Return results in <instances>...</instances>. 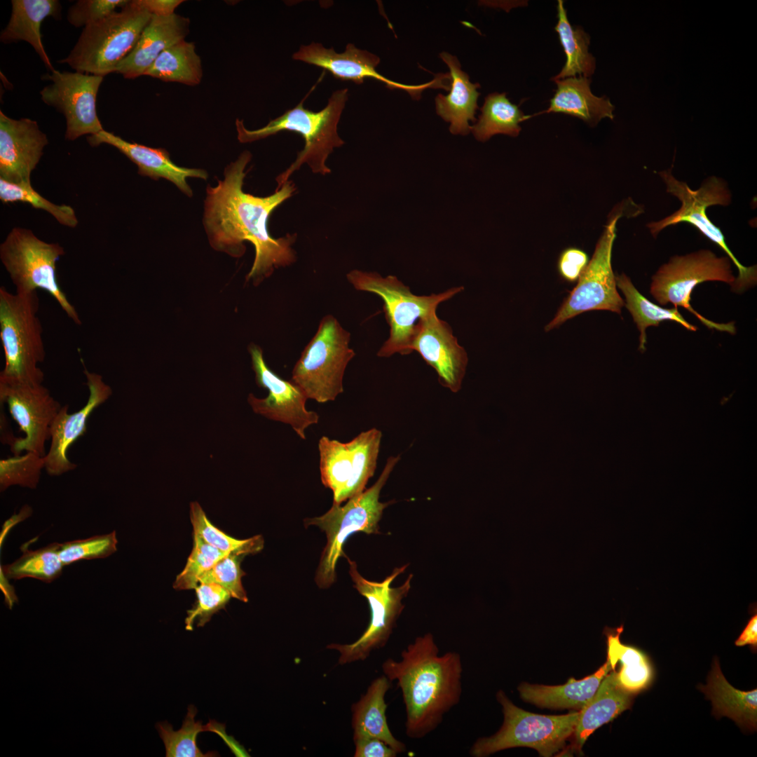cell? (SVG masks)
<instances>
[{"label":"cell","mask_w":757,"mask_h":757,"mask_svg":"<svg viewBox=\"0 0 757 757\" xmlns=\"http://www.w3.org/2000/svg\"><path fill=\"white\" fill-rule=\"evenodd\" d=\"M251 159L252 154L244 151L225 168L223 180L217 179L215 186L207 185L203 222L210 244L217 251L238 258L245 252V241L254 246L255 257L246 280L258 285L275 268L296 260L292 248L296 233L275 238L268 226L271 213L293 195L296 187L288 180L268 196L245 193V168Z\"/></svg>","instance_id":"obj_1"},{"label":"cell","mask_w":757,"mask_h":757,"mask_svg":"<svg viewBox=\"0 0 757 757\" xmlns=\"http://www.w3.org/2000/svg\"><path fill=\"white\" fill-rule=\"evenodd\" d=\"M381 667L401 690L409 738L422 739L433 732L461 700V656L455 651L440 655L431 633L416 637L402 651L400 660L388 658Z\"/></svg>","instance_id":"obj_2"},{"label":"cell","mask_w":757,"mask_h":757,"mask_svg":"<svg viewBox=\"0 0 757 757\" xmlns=\"http://www.w3.org/2000/svg\"><path fill=\"white\" fill-rule=\"evenodd\" d=\"M306 97L294 108L257 130H249L242 120L237 119L236 126L238 139L248 143L264 139L283 130L299 134L304 139V147L297 154L296 160L276 177L277 188H280L293 172L303 164H308L315 174L325 175L331 173L326 165L328 156L335 147L344 144L339 136L337 125L348 98V89L343 88L332 93L325 108L313 111L304 107Z\"/></svg>","instance_id":"obj_3"},{"label":"cell","mask_w":757,"mask_h":757,"mask_svg":"<svg viewBox=\"0 0 757 757\" xmlns=\"http://www.w3.org/2000/svg\"><path fill=\"white\" fill-rule=\"evenodd\" d=\"M152 15L145 0L128 1L120 11L85 27L69 54L58 62L76 71L103 77L115 72Z\"/></svg>","instance_id":"obj_4"},{"label":"cell","mask_w":757,"mask_h":757,"mask_svg":"<svg viewBox=\"0 0 757 757\" xmlns=\"http://www.w3.org/2000/svg\"><path fill=\"white\" fill-rule=\"evenodd\" d=\"M37 291L12 293L0 287V339L5 364L0 378L43 384L46 357Z\"/></svg>","instance_id":"obj_5"},{"label":"cell","mask_w":757,"mask_h":757,"mask_svg":"<svg viewBox=\"0 0 757 757\" xmlns=\"http://www.w3.org/2000/svg\"><path fill=\"white\" fill-rule=\"evenodd\" d=\"M346 278L357 290L376 294L383 301L390 336L377 353V355L382 357H388L395 353H411V345L421 322L436 312L439 304L463 289V287H456L439 294L418 296L394 275L382 277L376 272L354 269L346 274Z\"/></svg>","instance_id":"obj_6"},{"label":"cell","mask_w":757,"mask_h":757,"mask_svg":"<svg viewBox=\"0 0 757 757\" xmlns=\"http://www.w3.org/2000/svg\"><path fill=\"white\" fill-rule=\"evenodd\" d=\"M400 459V456H390L377 481L369 489L347 500L345 505L333 503L323 515L304 520L306 526H317L327 536L315 578L320 587L327 588L334 582L338 559L343 556V545L351 535L359 531L380 533L378 522L383 510L393 503L380 502V493Z\"/></svg>","instance_id":"obj_7"},{"label":"cell","mask_w":757,"mask_h":757,"mask_svg":"<svg viewBox=\"0 0 757 757\" xmlns=\"http://www.w3.org/2000/svg\"><path fill=\"white\" fill-rule=\"evenodd\" d=\"M666 185V191L676 197L681 203L678 210L657 221L647 224L651 235L656 238L665 228L679 223H688L701 233L717 245L727 254L738 270V275L731 286L732 291L740 293L756 284V266L742 265L727 245L721 229L715 226L706 214L707 207L713 205L728 206L731 203L732 194L726 182L716 176L706 178L696 190L679 181L672 175L671 169L658 172Z\"/></svg>","instance_id":"obj_8"},{"label":"cell","mask_w":757,"mask_h":757,"mask_svg":"<svg viewBox=\"0 0 757 757\" xmlns=\"http://www.w3.org/2000/svg\"><path fill=\"white\" fill-rule=\"evenodd\" d=\"M58 243H46L32 231L13 228L0 245V259L15 292L29 293L41 289L48 292L76 325L81 320L58 283L56 263L64 254Z\"/></svg>","instance_id":"obj_9"},{"label":"cell","mask_w":757,"mask_h":757,"mask_svg":"<svg viewBox=\"0 0 757 757\" xmlns=\"http://www.w3.org/2000/svg\"><path fill=\"white\" fill-rule=\"evenodd\" d=\"M350 338V333L333 315H327L320 320L292 372V381L308 399L325 403L343 392L344 372L355 355L348 346Z\"/></svg>","instance_id":"obj_10"},{"label":"cell","mask_w":757,"mask_h":757,"mask_svg":"<svg viewBox=\"0 0 757 757\" xmlns=\"http://www.w3.org/2000/svg\"><path fill=\"white\" fill-rule=\"evenodd\" d=\"M496 699L503 709V725L494 735L477 739L470 749L471 756L484 757L526 746L549 757L560 751L575 731L579 711L559 716L536 714L514 705L502 690L497 693Z\"/></svg>","instance_id":"obj_11"},{"label":"cell","mask_w":757,"mask_h":757,"mask_svg":"<svg viewBox=\"0 0 757 757\" xmlns=\"http://www.w3.org/2000/svg\"><path fill=\"white\" fill-rule=\"evenodd\" d=\"M735 280L731 261L718 257L710 250H700L685 255H675L662 264L652 277L650 293L662 306L669 303L681 306L693 314L709 329L734 334L733 322L717 323L698 313L690 305L694 288L706 281H720L732 286Z\"/></svg>","instance_id":"obj_12"},{"label":"cell","mask_w":757,"mask_h":757,"mask_svg":"<svg viewBox=\"0 0 757 757\" xmlns=\"http://www.w3.org/2000/svg\"><path fill=\"white\" fill-rule=\"evenodd\" d=\"M349 574L354 587L364 596L369 605L371 618L367 629L355 641L348 644L330 643L327 649L339 652L338 662L341 665L365 660L374 650L383 648L387 643L396 621L404 608L402 599L411 587V574L398 587L390 585L408 564L396 568L382 582L369 581L357 571V564L347 557Z\"/></svg>","instance_id":"obj_13"},{"label":"cell","mask_w":757,"mask_h":757,"mask_svg":"<svg viewBox=\"0 0 757 757\" xmlns=\"http://www.w3.org/2000/svg\"><path fill=\"white\" fill-rule=\"evenodd\" d=\"M382 432L373 428L343 443L322 436L318 442L322 484L341 504L365 490L376 468Z\"/></svg>","instance_id":"obj_14"},{"label":"cell","mask_w":757,"mask_h":757,"mask_svg":"<svg viewBox=\"0 0 757 757\" xmlns=\"http://www.w3.org/2000/svg\"><path fill=\"white\" fill-rule=\"evenodd\" d=\"M621 212L614 213L599 239L591 260L552 320L545 327L550 331L583 312L605 310L620 314L625 306L616 285L611 266L616 224Z\"/></svg>","instance_id":"obj_15"},{"label":"cell","mask_w":757,"mask_h":757,"mask_svg":"<svg viewBox=\"0 0 757 757\" xmlns=\"http://www.w3.org/2000/svg\"><path fill=\"white\" fill-rule=\"evenodd\" d=\"M0 401L25 436L11 443L15 456L22 451L45 456L46 442L50 439L51 424L62 406L43 384H31L0 378Z\"/></svg>","instance_id":"obj_16"},{"label":"cell","mask_w":757,"mask_h":757,"mask_svg":"<svg viewBox=\"0 0 757 757\" xmlns=\"http://www.w3.org/2000/svg\"><path fill=\"white\" fill-rule=\"evenodd\" d=\"M43 79L51 83L40 91L41 99L65 117L67 139L73 141L104 130L96 110L97 95L103 76L54 69Z\"/></svg>","instance_id":"obj_17"},{"label":"cell","mask_w":757,"mask_h":757,"mask_svg":"<svg viewBox=\"0 0 757 757\" xmlns=\"http://www.w3.org/2000/svg\"><path fill=\"white\" fill-rule=\"evenodd\" d=\"M249 352L256 383L268 391V396L261 399L249 394L247 401L252 409L268 419L289 425L305 439L306 429L317 424L320 418L317 412L306 408L305 393L294 381L282 378L267 366L260 347L251 344Z\"/></svg>","instance_id":"obj_18"},{"label":"cell","mask_w":757,"mask_h":757,"mask_svg":"<svg viewBox=\"0 0 757 757\" xmlns=\"http://www.w3.org/2000/svg\"><path fill=\"white\" fill-rule=\"evenodd\" d=\"M292 58L320 67L343 81L361 84L367 78L376 79L390 89L406 90L414 99H419L423 90L436 86L435 83L439 82L434 80L422 85L409 86L391 81L377 72L376 67L380 62L377 55L357 48L350 43L347 44L344 52L337 53L333 48H327L322 43L312 42L301 46Z\"/></svg>","instance_id":"obj_19"},{"label":"cell","mask_w":757,"mask_h":757,"mask_svg":"<svg viewBox=\"0 0 757 757\" xmlns=\"http://www.w3.org/2000/svg\"><path fill=\"white\" fill-rule=\"evenodd\" d=\"M83 372L90 392L86 404L71 414L68 413L67 404L62 406L51 424L50 445L44 456L45 470L50 476H60L76 468L77 465L68 459L67 450L86 432L91 414L112 395L111 387L100 374L86 368Z\"/></svg>","instance_id":"obj_20"},{"label":"cell","mask_w":757,"mask_h":757,"mask_svg":"<svg viewBox=\"0 0 757 757\" xmlns=\"http://www.w3.org/2000/svg\"><path fill=\"white\" fill-rule=\"evenodd\" d=\"M411 350L418 352L437 372L439 383L453 393L458 392L465 375L468 355L452 329L436 312L425 318L417 329Z\"/></svg>","instance_id":"obj_21"},{"label":"cell","mask_w":757,"mask_h":757,"mask_svg":"<svg viewBox=\"0 0 757 757\" xmlns=\"http://www.w3.org/2000/svg\"><path fill=\"white\" fill-rule=\"evenodd\" d=\"M48 144L36 121L13 119L0 111V178L30 184L32 172Z\"/></svg>","instance_id":"obj_22"},{"label":"cell","mask_w":757,"mask_h":757,"mask_svg":"<svg viewBox=\"0 0 757 757\" xmlns=\"http://www.w3.org/2000/svg\"><path fill=\"white\" fill-rule=\"evenodd\" d=\"M88 142L91 146L101 144L113 146L137 165L139 175L154 180L161 178L167 179L189 197L193 196V191L187 184L186 179L195 177L206 180L208 177L205 170L177 165L165 149L152 148L129 142L105 130L90 135Z\"/></svg>","instance_id":"obj_23"},{"label":"cell","mask_w":757,"mask_h":757,"mask_svg":"<svg viewBox=\"0 0 757 757\" xmlns=\"http://www.w3.org/2000/svg\"><path fill=\"white\" fill-rule=\"evenodd\" d=\"M189 19L176 14H153L135 47L118 64L116 73L133 79L144 75L156 58L168 48L184 40Z\"/></svg>","instance_id":"obj_24"},{"label":"cell","mask_w":757,"mask_h":757,"mask_svg":"<svg viewBox=\"0 0 757 757\" xmlns=\"http://www.w3.org/2000/svg\"><path fill=\"white\" fill-rule=\"evenodd\" d=\"M442 60L450 71L451 90L446 96L439 94L435 98L437 114L445 121L450 123L449 130L454 135H467L471 127L469 121H475L477 99L479 93V83H472L469 76L461 70L456 57L443 52L440 53Z\"/></svg>","instance_id":"obj_25"},{"label":"cell","mask_w":757,"mask_h":757,"mask_svg":"<svg viewBox=\"0 0 757 757\" xmlns=\"http://www.w3.org/2000/svg\"><path fill=\"white\" fill-rule=\"evenodd\" d=\"M12 11L6 27L2 30L0 40L10 43L19 41L29 43L46 67L55 69L42 42L41 27L48 17L59 18L61 4L57 0H12Z\"/></svg>","instance_id":"obj_26"},{"label":"cell","mask_w":757,"mask_h":757,"mask_svg":"<svg viewBox=\"0 0 757 757\" xmlns=\"http://www.w3.org/2000/svg\"><path fill=\"white\" fill-rule=\"evenodd\" d=\"M611 669L606 662L593 674L582 679L570 678L560 686L531 685L522 683L518 690L521 697L540 707L581 709L593 697L601 682Z\"/></svg>","instance_id":"obj_27"},{"label":"cell","mask_w":757,"mask_h":757,"mask_svg":"<svg viewBox=\"0 0 757 757\" xmlns=\"http://www.w3.org/2000/svg\"><path fill=\"white\" fill-rule=\"evenodd\" d=\"M390 687V681L384 674L371 683L365 694L352 704V728L353 737H377L399 754L407 751V746L393 736L388 727L385 696Z\"/></svg>","instance_id":"obj_28"},{"label":"cell","mask_w":757,"mask_h":757,"mask_svg":"<svg viewBox=\"0 0 757 757\" xmlns=\"http://www.w3.org/2000/svg\"><path fill=\"white\" fill-rule=\"evenodd\" d=\"M631 705V694L620 687L615 671L607 674L596 693L579 711L574 731L576 745L581 749L594 730L607 723Z\"/></svg>","instance_id":"obj_29"},{"label":"cell","mask_w":757,"mask_h":757,"mask_svg":"<svg viewBox=\"0 0 757 757\" xmlns=\"http://www.w3.org/2000/svg\"><path fill=\"white\" fill-rule=\"evenodd\" d=\"M554 82L557 89L550 107L539 114L562 113L579 118L592 125L603 117H612V106L607 100L592 93L588 78L568 77Z\"/></svg>","instance_id":"obj_30"},{"label":"cell","mask_w":757,"mask_h":757,"mask_svg":"<svg viewBox=\"0 0 757 757\" xmlns=\"http://www.w3.org/2000/svg\"><path fill=\"white\" fill-rule=\"evenodd\" d=\"M700 688L711 700L716 716H725L741 726L756 729L757 690L742 691L732 687L723 675L717 660L713 664L707 685Z\"/></svg>","instance_id":"obj_31"},{"label":"cell","mask_w":757,"mask_h":757,"mask_svg":"<svg viewBox=\"0 0 757 757\" xmlns=\"http://www.w3.org/2000/svg\"><path fill=\"white\" fill-rule=\"evenodd\" d=\"M623 631L621 625L615 629H605L607 637V660L611 669L620 663L616 678L621 688L627 693H636L646 688L652 679V669L646 655L639 650L620 641Z\"/></svg>","instance_id":"obj_32"},{"label":"cell","mask_w":757,"mask_h":757,"mask_svg":"<svg viewBox=\"0 0 757 757\" xmlns=\"http://www.w3.org/2000/svg\"><path fill=\"white\" fill-rule=\"evenodd\" d=\"M557 23L555 31L565 53L566 60L561 71L554 76L553 81L568 77L590 76L595 68V61L589 53V36L580 27H573L570 23L564 1H557Z\"/></svg>","instance_id":"obj_33"},{"label":"cell","mask_w":757,"mask_h":757,"mask_svg":"<svg viewBox=\"0 0 757 757\" xmlns=\"http://www.w3.org/2000/svg\"><path fill=\"white\" fill-rule=\"evenodd\" d=\"M149 76L165 82L188 86L200 83L203 70L193 43L181 41L165 49L146 70Z\"/></svg>","instance_id":"obj_34"},{"label":"cell","mask_w":757,"mask_h":757,"mask_svg":"<svg viewBox=\"0 0 757 757\" xmlns=\"http://www.w3.org/2000/svg\"><path fill=\"white\" fill-rule=\"evenodd\" d=\"M615 280L617 287L625 295V306L640 332L639 349L641 353L646 350V330L648 327L658 326L662 321L670 320L679 323L690 331L697 330L696 327L687 322L681 315L678 308H664L646 298L625 274L615 275Z\"/></svg>","instance_id":"obj_35"},{"label":"cell","mask_w":757,"mask_h":757,"mask_svg":"<svg viewBox=\"0 0 757 757\" xmlns=\"http://www.w3.org/2000/svg\"><path fill=\"white\" fill-rule=\"evenodd\" d=\"M528 118L507 98L505 93H493L485 97L479 119L470 131L481 142L497 134L517 137L521 130L519 123Z\"/></svg>","instance_id":"obj_36"},{"label":"cell","mask_w":757,"mask_h":757,"mask_svg":"<svg viewBox=\"0 0 757 757\" xmlns=\"http://www.w3.org/2000/svg\"><path fill=\"white\" fill-rule=\"evenodd\" d=\"M64 565L57 550V543L35 550H25L21 557L1 570L8 579L32 578L50 583L59 578Z\"/></svg>","instance_id":"obj_37"},{"label":"cell","mask_w":757,"mask_h":757,"mask_svg":"<svg viewBox=\"0 0 757 757\" xmlns=\"http://www.w3.org/2000/svg\"><path fill=\"white\" fill-rule=\"evenodd\" d=\"M196 712V707L190 705L183 725L177 731L173 730L172 726L167 722L156 724V729L165 747V756L167 757H207L217 756L216 752L209 751L206 753L201 752L197 746L196 739L200 732L206 730L214 732L217 723L210 721L207 725H203L201 721H195Z\"/></svg>","instance_id":"obj_38"},{"label":"cell","mask_w":757,"mask_h":757,"mask_svg":"<svg viewBox=\"0 0 757 757\" xmlns=\"http://www.w3.org/2000/svg\"><path fill=\"white\" fill-rule=\"evenodd\" d=\"M189 513L193 533L223 552L244 556L257 553L264 547V539L261 535L239 540L228 536L215 527L209 521L202 507L196 501L190 503Z\"/></svg>","instance_id":"obj_39"},{"label":"cell","mask_w":757,"mask_h":757,"mask_svg":"<svg viewBox=\"0 0 757 757\" xmlns=\"http://www.w3.org/2000/svg\"><path fill=\"white\" fill-rule=\"evenodd\" d=\"M0 200L4 203L22 202L50 213L61 224L74 228L78 219L74 210L67 205H56L36 192L32 184H17L0 178Z\"/></svg>","instance_id":"obj_40"},{"label":"cell","mask_w":757,"mask_h":757,"mask_svg":"<svg viewBox=\"0 0 757 757\" xmlns=\"http://www.w3.org/2000/svg\"><path fill=\"white\" fill-rule=\"evenodd\" d=\"M45 468L44 456L29 451L0 461V490L11 486L34 489Z\"/></svg>","instance_id":"obj_41"},{"label":"cell","mask_w":757,"mask_h":757,"mask_svg":"<svg viewBox=\"0 0 757 757\" xmlns=\"http://www.w3.org/2000/svg\"><path fill=\"white\" fill-rule=\"evenodd\" d=\"M229 553L205 543L193 533V546L183 571L177 576L173 587L177 590L195 589L199 578Z\"/></svg>","instance_id":"obj_42"},{"label":"cell","mask_w":757,"mask_h":757,"mask_svg":"<svg viewBox=\"0 0 757 757\" xmlns=\"http://www.w3.org/2000/svg\"><path fill=\"white\" fill-rule=\"evenodd\" d=\"M118 540L115 531L85 539L57 543L58 555L64 566L82 559H103L117 550Z\"/></svg>","instance_id":"obj_43"},{"label":"cell","mask_w":757,"mask_h":757,"mask_svg":"<svg viewBox=\"0 0 757 757\" xmlns=\"http://www.w3.org/2000/svg\"><path fill=\"white\" fill-rule=\"evenodd\" d=\"M241 557L243 556L229 553L199 578V584H217L228 591L231 597L247 602V594L241 581L245 574L240 568Z\"/></svg>","instance_id":"obj_44"},{"label":"cell","mask_w":757,"mask_h":757,"mask_svg":"<svg viewBox=\"0 0 757 757\" xmlns=\"http://www.w3.org/2000/svg\"><path fill=\"white\" fill-rule=\"evenodd\" d=\"M197 601L194 606L187 611L185 620L186 630L193 629V622L197 620V626L202 627L209 622L213 614L224 608L231 597L230 593L221 586L215 583H200L195 589Z\"/></svg>","instance_id":"obj_45"},{"label":"cell","mask_w":757,"mask_h":757,"mask_svg":"<svg viewBox=\"0 0 757 757\" xmlns=\"http://www.w3.org/2000/svg\"><path fill=\"white\" fill-rule=\"evenodd\" d=\"M125 0H79L67 12V21L76 27L83 28L95 23L122 8Z\"/></svg>","instance_id":"obj_46"},{"label":"cell","mask_w":757,"mask_h":757,"mask_svg":"<svg viewBox=\"0 0 757 757\" xmlns=\"http://www.w3.org/2000/svg\"><path fill=\"white\" fill-rule=\"evenodd\" d=\"M588 264V256L582 250L571 247L562 252L558 261L561 278L573 282L579 279Z\"/></svg>","instance_id":"obj_47"},{"label":"cell","mask_w":757,"mask_h":757,"mask_svg":"<svg viewBox=\"0 0 757 757\" xmlns=\"http://www.w3.org/2000/svg\"><path fill=\"white\" fill-rule=\"evenodd\" d=\"M355 757H395L397 753L381 739L371 736L354 737Z\"/></svg>","instance_id":"obj_48"},{"label":"cell","mask_w":757,"mask_h":757,"mask_svg":"<svg viewBox=\"0 0 757 757\" xmlns=\"http://www.w3.org/2000/svg\"><path fill=\"white\" fill-rule=\"evenodd\" d=\"M751 645L756 648L757 646V615H753L748 621L745 628L739 635V638L735 641V645L737 646H744L745 645Z\"/></svg>","instance_id":"obj_49"},{"label":"cell","mask_w":757,"mask_h":757,"mask_svg":"<svg viewBox=\"0 0 757 757\" xmlns=\"http://www.w3.org/2000/svg\"><path fill=\"white\" fill-rule=\"evenodd\" d=\"M145 3L153 14L170 15L175 13V8L182 3V1L145 0Z\"/></svg>","instance_id":"obj_50"}]
</instances>
